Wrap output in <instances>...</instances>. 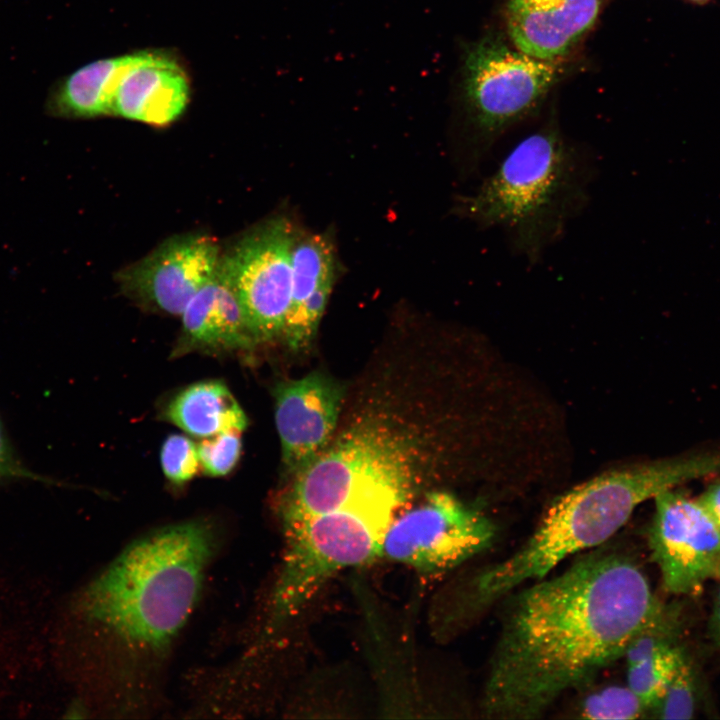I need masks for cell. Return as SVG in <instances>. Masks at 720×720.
Segmentation results:
<instances>
[{"instance_id": "obj_1", "label": "cell", "mask_w": 720, "mask_h": 720, "mask_svg": "<svg viewBox=\"0 0 720 720\" xmlns=\"http://www.w3.org/2000/svg\"><path fill=\"white\" fill-rule=\"evenodd\" d=\"M498 604L481 701L484 716L498 720L539 718L589 687L666 607L632 556L607 542Z\"/></svg>"}, {"instance_id": "obj_2", "label": "cell", "mask_w": 720, "mask_h": 720, "mask_svg": "<svg viewBox=\"0 0 720 720\" xmlns=\"http://www.w3.org/2000/svg\"><path fill=\"white\" fill-rule=\"evenodd\" d=\"M701 472L699 458L688 453L607 472L567 491L549 506L518 550L458 587L442 625L471 623L513 590L549 575L565 559L608 542L640 504L698 479Z\"/></svg>"}, {"instance_id": "obj_3", "label": "cell", "mask_w": 720, "mask_h": 720, "mask_svg": "<svg viewBox=\"0 0 720 720\" xmlns=\"http://www.w3.org/2000/svg\"><path fill=\"white\" fill-rule=\"evenodd\" d=\"M596 168L592 152L550 123L519 141L454 210L500 230L515 255L536 264L588 206Z\"/></svg>"}, {"instance_id": "obj_4", "label": "cell", "mask_w": 720, "mask_h": 720, "mask_svg": "<svg viewBox=\"0 0 720 720\" xmlns=\"http://www.w3.org/2000/svg\"><path fill=\"white\" fill-rule=\"evenodd\" d=\"M213 546L206 521L158 530L130 545L84 587L75 608L131 643L159 647L191 613Z\"/></svg>"}, {"instance_id": "obj_5", "label": "cell", "mask_w": 720, "mask_h": 720, "mask_svg": "<svg viewBox=\"0 0 720 720\" xmlns=\"http://www.w3.org/2000/svg\"><path fill=\"white\" fill-rule=\"evenodd\" d=\"M412 440L386 421L351 426L292 476L283 523L332 512L393 522L410 506L421 480L423 455Z\"/></svg>"}, {"instance_id": "obj_6", "label": "cell", "mask_w": 720, "mask_h": 720, "mask_svg": "<svg viewBox=\"0 0 720 720\" xmlns=\"http://www.w3.org/2000/svg\"><path fill=\"white\" fill-rule=\"evenodd\" d=\"M285 551L270 612V626L296 616L336 573L381 556L386 520L333 512L283 523Z\"/></svg>"}, {"instance_id": "obj_7", "label": "cell", "mask_w": 720, "mask_h": 720, "mask_svg": "<svg viewBox=\"0 0 720 720\" xmlns=\"http://www.w3.org/2000/svg\"><path fill=\"white\" fill-rule=\"evenodd\" d=\"M554 61L487 36L467 51L463 97L472 128L471 162L479 166L509 128L531 115L558 79Z\"/></svg>"}, {"instance_id": "obj_8", "label": "cell", "mask_w": 720, "mask_h": 720, "mask_svg": "<svg viewBox=\"0 0 720 720\" xmlns=\"http://www.w3.org/2000/svg\"><path fill=\"white\" fill-rule=\"evenodd\" d=\"M494 523L480 510L444 491L428 492L389 526L381 556L422 573L448 571L487 549Z\"/></svg>"}, {"instance_id": "obj_9", "label": "cell", "mask_w": 720, "mask_h": 720, "mask_svg": "<svg viewBox=\"0 0 720 720\" xmlns=\"http://www.w3.org/2000/svg\"><path fill=\"white\" fill-rule=\"evenodd\" d=\"M297 233L284 217L245 234L220 258L257 343L282 336L291 302L292 250Z\"/></svg>"}, {"instance_id": "obj_10", "label": "cell", "mask_w": 720, "mask_h": 720, "mask_svg": "<svg viewBox=\"0 0 720 720\" xmlns=\"http://www.w3.org/2000/svg\"><path fill=\"white\" fill-rule=\"evenodd\" d=\"M648 545L664 588L676 595L695 592L720 564V529L697 499L669 489L655 498Z\"/></svg>"}, {"instance_id": "obj_11", "label": "cell", "mask_w": 720, "mask_h": 720, "mask_svg": "<svg viewBox=\"0 0 720 720\" xmlns=\"http://www.w3.org/2000/svg\"><path fill=\"white\" fill-rule=\"evenodd\" d=\"M215 239L183 234L163 242L120 273L126 292L158 311L181 315L195 293L209 281L220 262Z\"/></svg>"}, {"instance_id": "obj_12", "label": "cell", "mask_w": 720, "mask_h": 720, "mask_svg": "<svg viewBox=\"0 0 720 720\" xmlns=\"http://www.w3.org/2000/svg\"><path fill=\"white\" fill-rule=\"evenodd\" d=\"M273 395L282 462L288 475L293 476L328 446L344 391L332 378L311 372L278 383Z\"/></svg>"}, {"instance_id": "obj_13", "label": "cell", "mask_w": 720, "mask_h": 720, "mask_svg": "<svg viewBox=\"0 0 720 720\" xmlns=\"http://www.w3.org/2000/svg\"><path fill=\"white\" fill-rule=\"evenodd\" d=\"M190 88L188 74L175 57L156 51L134 53L116 86L113 114L167 126L184 112Z\"/></svg>"}, {"instance_id": "obj_14", "label": "cell", "mask_w": 720, "mask_h": 720, "mask_svg": "<svg viewBox=\"0 0 720 720\" xmlns=\"http://www.w3.org/2000/svg\"><path fill=\"white\" fill-rule=\"evenodd\" d=\"M605 0H508L514 46L539 59L568 54L596 22Z\"/></svg>"}, {"instance_id": "obj_15", "label": "cell", "mask_w": 720, "mask_h": 720, "mask_svg": "<svg viewBox=\"0 0 720 720\" xmlns=\"http://www.w3.org/2000/svg\"><path fill=\"white\" fill-rule=\"evenodd\" d=\"M181 315L182 333L173 352L175 356L192 351L217 353L249 349L258 344L220 265Z\"/></svg>"}, {"instance_id": "obj_16", "label": "cell", "mask_w": 720, "mask_h": 720, "mask_svg": "<svg viewBox=\"0 0 720 720\" xmlns=\"http://www.w3.org/2000/svg\"><path fill=\"white\" fill-rule=\"evenodd\" d=\"M132 57L128 54L100 59L75 70L51 89L46 112L72 119L113 114L116 86Z\"/></svg>"}, {"instance_id": "obj_17", "label": "cell", "mask_w": 720, "mask_h": 720, "mask_svg": "<svg viewBox=\"0 0 720 720\" xmlns=\"http://www.w3.org/2000/svg\"><path fill=\"white\" fill-rule=\"evenodd\" d=\"M163 416L183 431L202 438L226 431L243 432L248 424L229 388L218 380L187 386L169 401Z\"/></svg>"}, {"instance_id": "obj_18", "label": "cell", "mask_w": 720, "mask_h": 720, "mask_svg": "<svg viewBox=\"0 0 720 720\" xmlns=\"http://www.w3.org/2000/svg\"><path fill=\"white\" fill-rule=\"evenodd\" d=\"M702 682L693 659L686 650L659 702L651 709L660 719H691L701 706Z\"/></svg>"}, {"instance_id": "obj_19", "label": "cell", "mask_w": 720, "mask_h": 720, "mask_svg": "<svg viewBox=\"0 0 720 720\" xmlns=\"http://www.w3.org/2000/svg\"><path fill=\"white\" fill-rule=\"evenodd\" d=\"M685 648L680 644L627 666V685L651 710L662 698Z\"/></svg>"}, {"instance_id": "obj_20", "label": "cell", "mask_w": 720, "mask_h": 720, "mask_svg": "<svg viewBox=\"0 0 720 720\" xmlns=\"http://www.w3.org/2000/svg\"><path fill=\"white\" fill-rule=\"evenodd\" d=\"M646 711V706L627 684L594 689L582 698L578 708L582 718L593 720L637 719Z\"/></svg>"}, {"instance_id": "obj_21", "label": "cell", "mask_w": 720, "mask_h": 720, "mask_svg": "<svg viewBox=\"0 0 720 720\" xmlns=\"http://www.w3.org/2000/svg\"><path fill=\"white\" fill-rule=\"evenodd\" d=\"M240 431H226L207 437L197 445L200 465L210 476L229 474L237 465L242 450Z\"/></svg>"}, {"instance_id": "obj_22", "label": "cell", "mask_w": 720, "mask_h": 720, "mask_svg": "<svg viewBox=\"0 0 720 720\" xmlns=\"http://www.w3.org/2000/svg\"><path fill=\"white\" fill-rule=\"evenodd\" d=\"M160 459L165 476L176 485L191 480L200 466L197 445L180 434L167 437L161 448Z\"/></svg>"}, {"instance_id": "obj_23", "label": "cell", "mask_w": 720, "mask_h": 720, "mask_svg": "<svg viewBox=\"0 0 720 720\" xmlns=\"http://www.w3.org/2000/svg\"><path fill=\"white\" fill-rule=\"evenodd\" d=\"M16 481L55 484L53 479L31 470L15 449L0 414V487Z\"/></svg>"}, {"instance_id": "obj_24", "label": "cell", "mask_w": 720, "mask_h": 720, "mask_svg": "<svg viewBox=\"0 0 720 720\" xmlns=\"http://www.w3.org/2000/svg\"><path fill=\"white\" fill-rule=\"evenodd\" d=\"M697 501L720 529V482L711 484Z\"/></svg>"}, {"instance_id": "obj_25", "label": "cell", "mask_w": 720, "mask_h": 720, "mask_svg": "<svg viewBox=\"0 0 720 720\" xmlns=\"http://www.w3.org/2000/svg\"><path fill=\"white\" fill-rule=\"evenodd\" d=\"M710 633L713 642L720 649V590L717 593L710 618Z\"/></svg>"}, {"instance_id": "obj_26", "label": "cell", "mask_w": 720, "mask_h": 720, "mask_svg": "<svg viewBox=\"0 0 720 720\" xmlns=\"http://www.w3.org/2000/svg\"><path fill=\"white\" fill-rule=\"evenodd\" d=\"M716 576H719V577H720V564H719V567H718V569H717Z\"/></svg>"}, {"instance_id": "obj_27", "label": "cell", "mask_w": 720, "mask_h": 720, "mask_svg": "<svg viewBox=\"0 0 720 720\" xmlns=\"http://www.w3.org/2000/svg\"><path fill=\"white\" fill-rule=\"evenodd\" d=\"M695 1H700V0H695Z\"/></svg>"}]
</instances>
